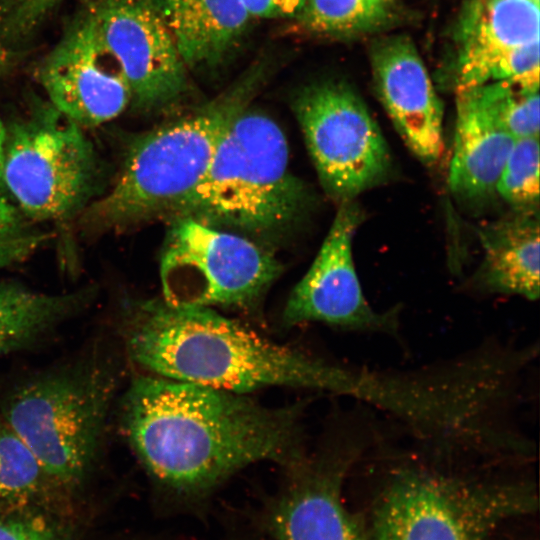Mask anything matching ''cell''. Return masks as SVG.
Returning <instances> with one entry per match:
<instances>
[{"label":"cell","instance_id":"6da1fadb","mask_svg":"<svg viewBox=\"0 0 540 540\" xmlns=\"http://www.w3.org/2000/svg\"><path fill=\"white\" fill-rule=\"evenodd\" d=\"M300 405L270 408L238 394L152 374L120 404L122 432L148 474L180 496H200L244 467L289 466L305 454Z\"/></svg>","mask_w":540,"mask_h":540},{"label":"cell","instance_id":"7a4b0ae2","mask_svg":"<svg viewBox=\"0 0 540 540\" xmlns=\"http://www.w3.org/2000/svg\"><path fill=\"white\" fill-rule=\"evenodd\" d=\"M118 332L130 360L167 379L238 394L283 386L339 395L343 384V364L270 341L209 307L130 300Z\"/></svg>","mask_w":540,"mask_h":540},{"label":"cell","instance_id":"3957f363","mask_svg":"<svg viewBox=\"0 0 540 540\" xmlns=\"http://www.w3.org/2000/svg\"><path fill=\"white\" fill-rule=\"evenodd\" d=\"M263 75L260 66L254 67L208 103L137 136L109 191L85 208L83 225L104 232L164 218L201 181Z\"/></svg>","mask_w":540,"mask_h":540},{"label":"cell","instance_id":"277c9868","mask_svg":"<svg viewBox=\"0 0 540 540\" xmlns=\"http://www.w3.org/2000/svg\"><path fill=\"white\" fill-rule=\"evenodd\" d=\"M311 204L289 169L288 143L267 114L249 107L224 134L198 185L164 217H190L259 243L292 232Z\"/></svg>","mask_w":540,"mask_h":540},{"label":"cell","instance_id":"5b68a950","mask_svg":"<svg viewBox=\"0 0 540 540\" xmlns=\"http://www.w3.org/2000/svg\"><path fill=\"white\" fill-rule=\"evenodd\" d=\"M118 359L103 346L29 376L0 400V416L68 492L103 448L120 384Z\"/></svg>","mask_w":540,"mask_h":540},{"label":"cell","instance_id":"8992f818","mask_svg":"<svg viewBox=\"0 0 540 540\" xmlns=\"http://www.w3.org/2000/svg\"><path fill=\"white\" fill-rule=\"evenodd\" d=\"M375 507L372 540H490L503 521L531 512L523 483L494 482L401 462Z\"/></svg>","mask_w":540,"mask_h":540},{"label":"cell","instance_id":"52a82bcc","mask_svg":"<svg viewBox=\"0 0 540 540\" xmlns=\"http://www.w3.org/2000/svg\"><path fill=\"white\" fill-rule=\"evenodd\" d=\"M101 165L83 128L51 105L7 128L1 184L34 221H64L98 193Z\"/></svg>","mask_w":540,"mask_h":540},{"label":"cell","instance_id":"ba28073f","mask_svg":"<svg viewBox=\"0 0 540 540\" xmlns=\"http://www.w3.org/2000/svg\"><path fill=\"white\" fill-rule=\"evenodd\" d=\"M160 257L163 299L177 306L255 310L282 265L263 244L190 217L168 219Z\"/></svg>","mask_w":540,"mask_h":540},{"label":"cell","instance_id":"9c48e42d","mask_svg":"<svg viewBox=\"0 0 540 540\" xmlns=\"http://www.w3.org/2000/svg\"><path fill=\"white\" fill-rule=\"evenodd\" d=\"M325 192L339 203L380 184L391 166L387 143L365 104L346 83L319 81L292 103Z\"/></svg>","mask_w":540,"mask_h":540},{"label":"cell","instance_id":"30bf717a","mask_svg":"<svg viewBox=\"0 0 540 540\" xmlns=\"http://www.w3.org/2000/svg\"><path fill=\"white\" fill-rule=\"evenodd\" d=\"M364 417H346L318 449L286 466L284 488L270 505L267 527L276 540H368L341 499L350 468L376 442Z\"/></svg>","mask_w":540,"mask_h":540},{"label":"cell","instance_id":"8fae6325","mask_svg":"<svg viewBox=\"0 0 540 540\" xmlns=\"http://www.w3.org/2000/svg\"><path fill=\"white\" fill-rule=\"evenodd\" d=\"M88 18L140 111L174 106L188 90V69L152 0H89Z\"/></svg>","mask_w":540,"mask_h":540},{"label":"cell","instance_id":"7c38bea8","mask_svg":"<svg viewBox=\"0 0 540 540\" xmlns=\"http://www.w3.org/2000/svg\"><path fill=\"white\" fill-rule=\"evenodd\" d=\"M363 213L354 200L339 203L332 225L305 275L292 289L282 315L285 326L320 322L357 332L398 336L400 310H375L365 298L352 254Z\"/></svg>","mask_w":540,"mask_h":540},{"label":"cell","instance_id":"4fadbf2b","mask_svg":"<svg viewBox=\"0 0 540 540\" xmlns=\"http://www.w3.org/2000/svg\"><path fill=\"white\" fill-rule=\"evenodd\" d=\"M38 72L49 104L82 128L114 119L131 101L126 81L84 13L46 56Z\"/></svg>","mask_w":540,"mask_h":540},{"label":"cell","instance_id":"5bb4252c","mask_svg":"<svg viewBox=\"0 0 540 540\" xmlns=\"http://www.w3.org/2000/svg\"><path fill=\"white\" fill-rule=\"evenodd\" d=\"M376 90L399 135L424 164L443 151V106L412 41L388 38L372 50Z\"/></svg>","mask_w":540,"mask_h":540},{"label":"cell","instance_id":"9a60e30c","mask_svg":"<svg viewBox=\"0 0 540 540\" xmlns=\"http://www.w3.org/2000/svg\"><path fill=\"white\" fill-rule=\"evenodd\" d=\"M539 17L531 0H470L457 31L456 92L486 83L504 53L539 39Z\"/></svg>","mask_w":540,"mask_h":540},{"label":"cell","instance_id":"2e32d148","mask_svg":"<svg viewBox=\"0 0 540 540\" xmlns=\"http://www.w3.org/2000/svg\"><path fill=\"white\" fill-rule=\"evenodd\" d=\"M457 111L449 186L468 200L496 192L515 139L482 102L474 88L457 92Z\"/></svg>","mask_w":540,"mask_h":540},{"label":"cell","instance_id":"e0dca14e","mask_svg":"<svg viewBox=\"0 0 540 540\" xmlns=\"http://www.w3.org/2000/svg\"><path fill=\"white\" fill-rule=\"evenodd\" d=\"M152 1L187 69L219 65L251 18L241 0Z\"/></svg>","mask_w":540,"mask_h":540},{"label":"cell","instance_id":"ac0fdd59","mask_svg":"<svg viewBox=\"0 0 540 540\" xmlns=\"http://www.w3.org/2000/svg\"><path fill=\"white\" fill-rule=\"evenodd\" d=\"M538 211H516L481 232L483 262L475 282L484 292L539 298Z\"/></svg>","mask_w":540,"mask_h":540},{"label":"cell","instance_id":"d6986e66","mask_svg":"<svg viewBox=\"0 0 540 540\" xmlns=\"http://www.w3.org/2000/svg\"><path fill=\"white\" fill-rule=\"evenodd\" d=\"M92 288L47 294L0 282V355L29 349L91 304Z\"/></svg>","mask_w":540,"mask_h":540},{"label":"cell","instance_id":"ffe728a7","mask_svg":"<svg viewBox=\"0 0 540 540\" xmlns=\"http://www.w3.org/2000/svg\"><path fill=\"white\" fill-rule=\"evenodd\" d=\"M68 492L0 416V512H29Z\"/></svg>","mask_w":540,"mask_h":540},{"label":"cell","instance_id":"44dd1931","mask_svg":"<svg viewBox=\"0 0 540 540\" xmlns=\"http://www.w3.org/2000/svg\"><path fill=\"white\" fill-rule=\"evenodd\" d=\"M387 16V0H306L298 15L307 31L338 37L371 30Z\"/></svg>","mask_w":540,"mask_h":540},{"label":"cell","instance_id":"7402d4cb","mask_svg":"<svg viewBox=\"0 0 540 540\" xmlns=\"http://www.w3.org/2000/svg\"><path fill=\"white\" fill-rule=\"evenodd\" d=\"M473 88L514 139L539 136V87L497 80Z\"/></svg>","mask_w":540,"mask_h":540},{"label":"cell","instance_id":"603a6c76","mask_svg":"<svg viewBox=\"0 0 540 540\" xmlns=\"http://www.w3.org/2000/svg\"><path fill=\"white\" fill-rule=\"evenodd\" d=\"M539 136L515 139L496 192L516 211H538Z\"/></svg>","mask_w":540,"mask_h":540},{"label":"cell","instance_id":"cb8c5ba5","mask_svg":"<svg viewBox=\"0 0 540 540\" xmlns=\"http://www.w3.org/2000/svg\"><path fill=\"white\" fill-rule=\"evenodd\" d=\"M28 219L0 190V269L25 260L43 243L44 234Z\"/></svg>","mask_w":540,"mask_h":540},{"label":"cell","instance_id":"d4e9b609","mask_svg":"<svg viewBox=\"0 0 540 540\" xmlns=\"http://www.w3.org/2000/svg\"><path fill=\"white\" fill-rule=\"evenodd\" d=\"M508 80L539 87V39L504 53L489 71L487 82Z\"/></svg>","mask_w":540,"mask_h":540},{"label":"cell","instance_id":"484cf974","mask_svg":"<svg viewBox=\"0 0 540 540\" xmlns=\"http://www.w3.org/2000/svg\"><path fill=\"white\" fill-rule=\"evenodd\" d=\"M63 0H1L0 32L20 37L34 29Z\"/></svg>","mask_w":540,"mask_h":540},{"label":"cell","instance_id":"4316f807","mask_svg":"<svg viewBox=\"0 0 540 540\" xmlns=\"http://www.w3.org/2000/svg\"><path fill=\"white\" fill-rule=\"evenodd\" d=\"M0 540H65L49 523L39 517L0 518Z\"/></svg>","mask_w":540,"mask_h":540},{"label":"cell","instance_id":"83f0119b","mask_svg":"<svg viewBox=\"0 0 540 540\" xmlns=\"http://www.w3.org/2000/svg\"><path fill=\"white\" fill-rule=\"evenodd\" d=\"M251 17L289 18L298 16L306 0H241Z\"/></svg>","mask_w":540,"mask_h":540},{"label":"cell","instance_id":"f1b7e54d","mask_svg":"<svg viewBox=\"0 0 540 540\" xmlns=\"http://www.w3.org/2000/svg\"><path fill=\"white\" fill-rule=\"evenodd\" d=\"M6 133H7V128L5 127L2 119L0 118V184H1V178H2V165H3V155H4V147H5V141H6Z\"/></svg>","mask_w":540,"mask_h":540},{"label":"cell","instance_id":"f546056e","mask_svg":"<svg viewBox=\"0 0 540 540\" xmlns=\"http://www.w3.org/2000/svg\"><path fill=\"white\" fill-rule=\"evenodd\" d=\"M8 61L6 50L0 45V72L5 68Z\"/></svg>","mask_w":540,"mask_h":540},{"label":"cell","instance_id":"4dcf8cb0","mask_svg":"<svg viewBox=\"0 0 540 540\" xmlns=\"http://www.w3.org/2000/svg\"><path fill=\"white\" fill-rule=\"evenodd\" d=\"M532 2H534L535 4L539 5V0H531Z\"/></svg>","mask_w":540,"mask_h":540}]
</instances>
